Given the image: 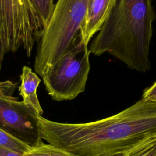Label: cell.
<instances>
[{
  "label": "cell",
  "mask_w": 156,
  "mask_h": 156,
  "mask_svg": "<svg viewBox=\"0 0 156 156\" xmlns=\"http://www.w3.org/2000/svg\"><path fill=\"white\" fill-rule=\"evenodd\" d=\"M18 82H13L10 80L0 82V98L8 99H18V98L13 96L17 88Z\"/></svg>",
  "instance_id": "4fadbf2b"
},
{
  "label": "cell",
  "mask_w": 156,
  "mask_h": 156,
  "mask_svg": "<svg viewBox=\"0 0 156 156\" xmlns=\"http://www.w3.org/2000/svg\"><path fill=\"white\" fill-rule=\"evenodd\" d=\"M90 1H57L38 41L34 68L41 77L68 51L79 32Z\"/></svg>",
  "instance_id": "3957f363"
},
{
  "label": "cell",
  "mask_w": 156,
  "mask_h": 156,
  "mask_svg": "<svg viewBox=\"0 0 156 156\" xmlns=\"http://www.w3.org/2000/svg\"><path fill=\"white\" fill-rule=\"evenodd\" d=\"M125 156H156V137L140 143L129 151Z\"/></svg>",
  "instance_id": "8fae6325"
},
{
  "label": "cell",
  "mask_w": 156,
  "mask_h": 156,
  "mask_svg": "<svg viewBox=\"0 0 156 156\" xmlns=\"http://www.w3.org/2000/svg\"><path fill=\"white\" fill-rule=\"evenodd\" d=\"M6 54L3 45L1 43V41L0 40V71L1 70V68H2V62L4 60V55Z\"/></svg>",
  "instance_id": "2e32d148"
},
{
  "label": "cell",
  "mask_w": 156,
  "mask_h": 156,
  "mask_svg": "<svg viewBox=\"0 0 156 156\" xmlns=\"http://www.w3.org/2000/svg\"><path fill=\"white\" fill-rule=\"evenodd\" d=\"M142 98L156 102V81L144 91Z\"/></svg>",
  "instance_id": "5bb4252c"
},
{
  "label": "cell",
  "mask_w": 156,
  "mask_h": 156,
  "mask_svg": "<svg viewBox=\"0 0 156 156\" xmlns=\"http://www.w3.org/2000/svg\"><path fill=\"white\" fill-rule=\"evenodd\" d=\"M0 129L30 148L44 143L38 115L23 101L0 98Z\"/></svg>",
  "instance_id": "8992f818"
},
{
  "label": "cell",
  "mask_w": 156,
  "mask_h": 156,
  "mask_svg": "<svg viewBox=\"0 0 156 156\" xmlns=\"http://www.w3.org/2000/svg\"><path fill=\"white\" fill-rule=\"evenodd\" d=\"M21 84L18 88L20 94L23 98L24 103L38 116H42L43 110L37 96V88L41 82L38 76L29 66L22 68L20 75Z\"/></svg>",
  "instance_id": "ba28073f"
},
{
  "label": "cell",
  "mask_w": 156,
  "mask_h": 156,
  "mask_svg": "<svg viewBox=\"0 0 156 156\" xmlns=\"http://www.w3.org/2000/svg\"><path fill=\"white\" fill-rule=\"evenodd\" d=\"M155 18L152 0H117L91 42L90 53L96 56L108 53L131 69L149 70Z\"/></svg>",
  "instance_id": "7a4b0ae2"
},
{
  "label": "cell",
  "mask_w": 156,
  "mask_h": 156,
  "mask_svg": "<svg viewBox=\"0 0 156 156\" xmlns=\"http://www.w3.org/2000/svg\"><path fill=\"white\" fill-rule=\"evenodd\" d=\"M43 29L30 0H0V40L6 53L22 48L30 57Z\"/></svg>",
  "instance_id": "5b68a950"
},
{
  "label": "cell",
  "mask_w": 156,
  "mask_h": 156,
  "mask_svg": "<svg viewBox=\"0 0 156 156\" xmlns=\"http://www.w3.org/2000/svg\"><path fill=\"white\" fill-rule=\"evenodd\" d=\"M22 156H76L73 154L51 144H41L30 148Z\"/></svg>",
  "instance_id": "9c48e42d"
},
{
  "label": "cell",
  "mask_w": 156,
  "mask_h": 156,
  "mask_svg": "<svg viewBox=\"0 0 156 156\" xmlns=\"http://www.w3.org/2000/svg\"><path fill=\"white\" fill-rule=\"evenodd\" d=\"M90 54L79 32L65 54L42 77L52 99L72 100L85 90L90 69Z\"/></svg>",
  "instance_id": "277c9868"
},
{
  "label": "cell",
  "mask_w": 156,
  "mask_h": 156,
  "mask_svg": "<svg viewBox=\"0 0 156 156\" xmlns=\"http://www.w3.org/2000/svg\"><path fill=\"white\" fill-rule=\"evenodd\" d=\"M38 12L44 27L49 21L54 8V0H30Z\"/></svg>",
  "instance_id": "7c38bea8"
},
{
  "label": "cell",
  "mask_w": 156,
  "mask_h": 156,
  "mask_svg": "<svg viewBox=\"0 0 156 156\" xmlns=\"http://www.w3.org/2000/svg\"><path fill=\"white\" fill-rule=\"evenodd\" d=\"M43 140L76 156H125L156 137V102L141 98L113 116L86 123H62L38 116Z\"/></svg>",
  "instance_id": "6da1fadb"
},
{
  "label": "cell",
  "mask_w": 156,
  "mask_h": 156,
  "mask_svg": "<svg viewBox=\"0 0 156 156\" xmlns=\"http://www.w3.org/2000/svg\"><path fill=\"white\" fill-rule=\"evenodd\" d=\"M0 156H22L18 153L0 146Z\"/></svg>",
  "instance_id": "9a60e30c"
},
{
  "label": "cell",
  "mask_w": 156,
  "mask_h": 156,
  "mask_svg": "<svg viewBox=\"0 0 156 156\" xmlns=\"http://www.w3.org/2000/svg\"><path fill=\"white\" fill-rule=\"evenodd\" d=\"M117 0H90L79 34L87 45L98 32Z\"/></svg>",
  "instance_id": "52a82bcc"
},
{
  "label": "cell",
  "mask_w": 156,
  "mask_h": 156,
  "mask_svg": "<svg viewBox=\"0 0 156 156\" xmlns=\"http://www.w3.org/2000/svg\"><path fill=\"white\" fill-rule=\"evenodd\" d=\"M0 146L16 152L21 155L30 149L29 146L7 134L1 129Z\"/></svg>",
  "instance_id": "30bf717a"
}]
</instances>
